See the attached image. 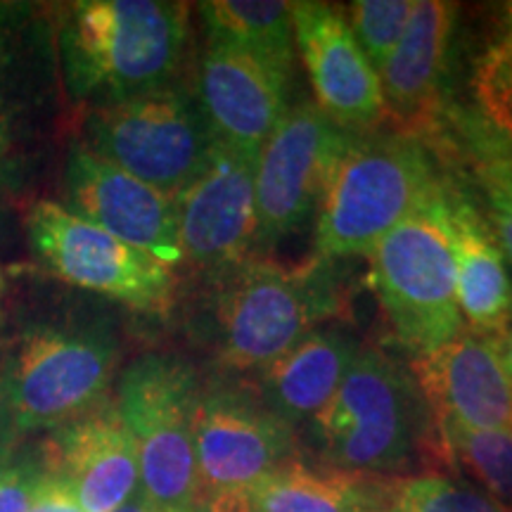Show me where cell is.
<instances>
[{
  "label": "cell",
  "mask_w": 512,
  "mask_h": 512,
  "mask_svg": "<svg viewBox=\"0 0 512 512\" xmlns=\"http://www.w3.org/2000/svg\"><path fill=\"white\" fill-rule=\"evenodd\" d=\"M309 434L313 458L342 470L384 477L446 470L437 425L411 368L375 347L358 349Z\"/></svg>",
  "instance_id": "obj_1"
},
{
  "label": "cell",
  "mask_w": 512,
  "mask_h": 512,
  "mask_svg": "<svg viewBox=\"0 0 512 512\" xmlns=\"http://www.w3.org/2000/svg\"><path fill=\"white\" fill-rule=\"evenodd\" d=\"M190 41V5L174 0H81L57 31L69 98L93 107L174 86Z\"/></svg>",
  "instance_id": "obj_2"
},
{
  "label": "cell",
  "mask_w": 512,
  "mask_h": 512,
  "mask_svg": "<svg viewBox=\"0 0 512 512\" xmlns=\"http://www.w3.org/2000/svg\"><path fill=\"white\" fill-rule=\"evenodd\" d=\"M441 181V162L425 140L396 131L356 136L320 202L316 256L335 261L370 254Z\"/></svg>",
  "instance_id": "obj_3"
},
{
  "label": "cell",
  "mask_w": 512,
  "mask_h": 512,
  "mask_svg": "<svg viewBox=\"0 0 512 512\" xmlns=\"http://www.w3.org/2000/svg\"><path fill=\"white\" fill-rule=\"evenodd\" d=\"M221 273L219 356L235 370L259 373L342 311L337 275L320 256L292 266L259 256Z\"/></svg>",
  "instance_id": "obj_4"
},
{
  "label": "cell",
  "mask_w": 512,
  "mask_h": 512,
  "mask_svg": "<svg viewBox=\"0 0 512 512\" xmlns=\"http://www.w3.org/2000/svg\"><path fill=\"white\" fill-rule=\"evenodd\" d=\"M200 389L188 363L164 354L140 356L119 377L114 403L136 444L140 496L159 512L207 505L195 451Z\"/></svg>",
  "instance_id": "obj_5"
},
{
  "label": "cell",
  "mask_w": 512,
  "mask_h": 512,
  "mask_svg": "<svg viewBox=\"0 0 512 512\" xmlns=\"http://www.w3.org/2000/svg\"><path fill=\"white\" fill-rule=\"evenodd\" d=\"M444 181L368 254L370 285L413 358L432 354L463 332L456 261L441 202Z\"/></svg>",
  "instance_id": "obj_6"
},
{
  "label": "cell",
  "mask_w": 512,
  "mask_h": 512,
  "mask_svg": "<svg viewBox=\"0 0 512 512\" xmlns=\"http://www.w3.org/2000/svg\"><path fill=\"white\" fill-rule=\"evenodd\" d=\"M117 342L107 332L38 325L15 344L0 373L12 434L53 432L110 399Z\"/></svg>",
  "instance_id": "obj_7"
},
{
  "label": "cell",
  "mask_w": 512,
  "mask_h": 512,
  "mask_svg": "<svg viewBox=\"0 0 512 512\" xmlns=\"http://www.w3.org/2000/svg\"><path fill=\"white\" fill-rule=\"evenodd\" d=\"M81 143L138 181L176 197L200 174L214 138L195 95L174 83L88 110Z\"/></svg>",
  "instance_id": "obj_8"
},
{
  "label": "cell",
  "mask_w": 512,
  "mask_h": 512,
  "mask_svg": "<svg viewBox=\"0 0 512 512\" xmlns=\"http://www.w3.org/2000/svg\"><path fill=\"white\" fill-rule=\"evenodd\" d=\"M27 235L36 259L64 283L147 313L169 309L174 299V268L64 204L36 202L27 214Z\"/></svg>",
  "instance_id": "obj_9"
},
{
  "label": "cell",
  "mask_w": 512,
  "mask_h": 512,
  "mask_svg": "<svg viewBox=\"0 0 512 512\" xmlns=\"http://www.w3.org/2000/svg\"><path fill=\"white\" fill-rule=\"evenodd\" d=\"M356 133L313 102L285 112L256 157V245L273 247L318 214L339 159Z\"/></svg>",
  "instance_id": "obj_10"
},
{
  "label": "cell",
  "mask_w": 512,
  "mask_h": 512,
  "mask_svg": "<svg viewBox=\"0 0 512 512\" xmlns=\"http://www.w3.org/2000/svg\"><path fill=\"white\" fill-rule=\"evenodd\" d=\"M195 451L207 503L219 494H249L261 479L302 456L297 430L238 384L200 389Z\"/></svg>",
  "instance_id": "obj_11"
},
{
  "label": "cell",
  "mask_w": 512,
  "mask_h": 512,
  "mask_svg": "<svg viewBox=\"0 0 512 512\" xmlns=\"http://www.w3.org/2000/svg\"><path fill=\"white\" fill-rule=\"evenodd\" d=\"M290 76L252 50L207 38L192 95L214 143L259 157L261 145L290 110Z\"/></svg>",
  "instance_id": "obj_12"
},
{
  "label": "cell",
  "mask_w": 512,
  "mask_h": 512,
  "mask_svg": "<svg viewBox=\"0 0 512 512\" xmlns=\"http://www.w3.org/2000/svg\"><path fill=\"white\" fill-rule=\"evenodd\" d=\"M183 261L226 271L256 245V157L219 143L207 162L176 195Z\"/></svg>",
  "instance_id": "obj_13"
},
{
  "label": "cell",
  "mask_w": 512,
  "mask_h": 512,
  "mask_svg": "<svg viewBox=\"0 0 512 512\" xmlns=\"http://www.w3.org/2000/svg\"><path fill=\"white\" fill-rule=\"evenodd\" d=\"M64 192V207L93 226L143 249L171 268L183 261L176 197L126 174L88 150L81 140L69 147Z\"/></svg>",
  "instance_id": "obj_14"
},
{
  "label": "cell",
  "mask_w": 512,
  "mask_h": 512,
  "mask_svg": "<svg viewBox=\"0 0 512 512\" xmlns=\"http://www.w3.org/2000/svg\"><path fill=\"white\" fill-rule=\"evenodd\" d=\"M292 27L318 110L344 131L373 133L384 121L380 76L351 34L347 12L302 0L292 3Z\"/></svg>",
  "instance_id": "obj_15"
},
{
  "label": "cell",
  "mask_w": 512,
  "mask_h": 512,
  "mask_svg": "<svg viewBox=\"0 0 512 512\" xmlns=\"http://www.w3.org/2000/svg\"><path fill=\"white\" fill-rule=\"evenodd\" d=\"M41 470L74 491L83 512H114L140 491L138 453L114 399L48 432Z\"/></svg>",
  "instance_id": "obj_16"
},
{
  "label": "cell",
  "mask_w": 512,
  "mask_h": 512,
  "mask_svg": "<svg viewBox=\"0 0 512 512\" xmlns=\"http://www.w3.org/2000/svg\"><path fill=\"white\" fill-rule=\"evenodd\" d=\"M458 5L422 0L413 5L403 36L382 64L380 88L389 131L430 140L446 110L444 79Z\"/></svg>",
  "instance_id": "obj_17"
},
{
  "label": "cell",
  "mask_w": 512,
  "mask_h": 512,
  "mask_svg": "<svg viewBox=\"0 0 512 512\" xmlns=\"http://www.w3.org/2000/svg\"><path fill=\"white\" fill-rule=\"evenodd\" d=\"M498 339L463 330L453 342L413 358L411 373L434 418L467 430L512 432V380Z\"/></svg>",
  "instance_id": "obj_18"
},
{
  "label": "cell",
  "mask_w": 512,
  "mask_h": 512,
  "mask_svg": "<svg viewBox=\"0 0 512 512\" xmlns=\"http://www.w3.org/2000/svg\"><path fill=\"white\" fill-rule=\"evenodd\" d=\"M441 202L456 261L460 316L477 335L503 337L512 318V280L503 249L463 178L446 174Z\"/></svg>",
  "instance_id": "obj_19"
},
{
  "label": "cell",
  "mask_w": 512,
  "mask_h": 512,
  "mask_svg": "<svg viewBox=\"0 0 512 512\" xmlns=\"http://www.w3.org/2000/svg\"><path fill=\"white\" fill-rule=\"evenodd\" d=\"M361 349L344 328H316L290 351L256 373V392L297 430L328 406Z\"/></svg>",
  "instance_id": "obj_20"
},
{
  "label": "cell",
  "mask_w": 512,
  "mask_h": 512,
  "mask_svg": "<svg viewBox=\"0 0 512 512\" xmlns=\"http://www.w3.org/2000/svg\"><path fill=\"white\" fill-rule=\"evenodd\" d=\"M403 479L297 456L261 479L249 498L256 512H392Z\"/></svg>",
  "instance_id": "obj_21"
},
{
  "label": "cell",
  "mask_w": 512,
  "mask_h": 512,
  "mask_svg": "<svg viewBox=\"0 0 512 512\" xmlns=\"http://www.w3.org/2000/svg\"><path fill=\"white\" fill-rule=\"evenodd\" d=\"M439 162L458 164L479 185L491 230L512 264V140L484 114L446 105L430 138Z\"/></svg>",
  "instance_id": "obj_22"
},
{
  "label": "cell",
  "mask_w": 512,
  "mask_h": 512,
  "mask_svg": "<svg viewBox=\"0 0 512 512\" xmlns=\"http://www.w3.org/2000/svg\"><path fill=\"white\" fill-rule=\"evenodd\" d=\"M207 38L235 43L292 74V3L283 0H209L197 5Z\"/></svg>",
  "instance_id": "obj_23"
},
{
  "label": "cell",
  "mask_w": 512,
  "mask_h": 512,
  "mask_svg": "<svg viewBox=\"0 0 512 512\" xmlns=\"http://www.w3.org/2000/svg\"><path fill=\"white\" fill-rule=\"evenodd\" d=\"M446 472H463L503 508H512V432L439 427Z\"/></svg>",
  "instance_id": "obj_24"
},
{
  "label": "cell",
  "mask_w": 512,
  "mask_h": 512,
  "mask_svg": "<svg viewBox=\"0 0 512 512\" xmlns=\"http://www.w3.org/2000/svg\"><path fill=\"white\" fill-rule=\"evenodd\" d=\"M472 86L484 117L512 140V3L498 10L496 27L475 64Z\"/></svg>",
  "instance_id": "obj_25"
},
{
  "label": "cell",
  "mask_w": 512,
  "mask_h": 512,
  "mask_svg": "<svg viewBox=\"0 0 512 512\" xmlns=\"http://www.w3.org/2000/svg\"><path fill=\"white\" fill-rule=\"evenodd\" d=\"M392 512H505V508L463 477L425 472L403 479Z\"/></svg>",
  "instance_id": "obj_26"
},
{
  "label": "cell",
  "mask_w": 512,
  "mask_h": 512,
  "mask_svg": "<svg viewBox=\"0 0 512 512\" xmlns=\"http://www.w3.org/2000/svg\"><path fill=\"white\" fill-rule=\"evenodd\" d=\"M413 5V0H356L344 10L349 17L351 34L375 67V72H380V67L387 62L403 36Z\"/></svg>",
  "instance_id": "obj_27"
},
{
  "label": "cell",
  "mask_w": 512,
  "mask_h": 512,
  "mask_svg": "<svg viewBox=\"0 0 512 512\" xmlns=\"http://www.w3.org/2000/svg\"><path fill=\"white\" fill-rule=\"evenodd\" d=\"M8 46V31H0V185L10 183L19 162V105L17 88L12 86V55Z\"/></svg>",
  "instance_id": "obj_28"
},
{
  "label": "cell",
  "mask_w": 512,
  "mask_h": 512,
  "mask_svg": "<svg viewBox=\"0 0 512 512\" xmlns=\"http://www.w3.org/2000/svg\"><path fill=\"white\" fill-rule=\"evenodd\" d=\"M41 465L0 456V512H29Z\"/></svg>",
  "instance_id": "obj_29"
},
{
  "label": "cell",
  "mask_w": 512,
  "mask_h": 512,
  "mask_svg": "<svg viewBox=\"0 0 512 512\" xmlns=\"http://www.w3.org/2000/svg\"><path fill=\"white\" fill-rule=\"evenodd\" d=\"M29 512H83L74 491L62 482L60 477L48 475L41 470L34 498H31Z\"/></svg>",
  "instance_id": "obj_30"
},
{
  "label": "cell",
  "mask_w": 512,
  "mask_h": 512,
  "mask_svg": "<svg viewBox=\"0 0 512 512\" xmlns=\"http://www.w3.org/2000/svg\"><path fill=\"white\" fill-rule=\"evenodd\" d=\"M197 512H256V508H254L249 494L233 491V494L214 496L202 510H197Z\"/></svg>",
  "instance_id": "obj_31"
},
{
  "label": "cell",
  "mask_w": 512,
  "mask_h": 512,
  "mask_svg": "<svg viewBox=\"0 0 512 512\" xmlns=\"http://www.w3.org/2000/svg\"><path fill=\"white\" fill-rule=\"evenodd\" d=\"M498 351H501V361L505 366V373H508L512 380V328L505 330V335L498 339Z\"/></svg>",
  "instance_id": "obj_32"
},
{
  "label": "cell",
  "mask_w": 512,
  "mask_h": 512,
  "mask_svg": "<svg viewBox=\"0 0 512 512\" xmlns=\"http://www.w3.org/2000/svg\"><path fill=\"white\" fill-rule=\"evenodd\" d=\"M114 512H159V510L152 508V505L147 503L145 498L140 496V491H138V494L133 496L131 501H126L124 505H121V508H117Z\"/></svg>",
  "instance_id": "obj_33"
},
{
  "label": "cell",
  "mask_w": 512,
  "mask_h": 512,
  "mask_svg": "<svg viewBox=\"0 0 512 512\" xmlns=\"http://www.w3.org/2000/svg\"><path fill=\"white\" fill-rule=\"evenodd\" d=\"M8 420H5V411H3V401H0V446H3V437L8 434Z\"/></svg>",
  "instance_id": "obj_34"
},
{
  "label": "cell",
  "mask_w": 512,
  "mask_h": 512,
  "mask_svg": "<svg viewBox=\"0 0 512 512\" xmlns=\"http://www.w3.org/2000/svg\"><path fill=\"white\" fill-rule=\"evenodd\" d=\"M0 299H3V275H0Z\"/></svg>",
  "instance_id": "obj_35"
},
{
  "label": "cell",
  "mask_w": 512,
  "mask_h": 512,
  "mask_svg": "<svg viewBox=\"0 0 512 512\" xmlns=\"http://www.w3.org/2000/svg\"><path fill=\"white\" fill-rule=\"evenodd\" d=\"M505 512H512V508H505Z\"/></svg>",
  "instance_id": "obj_36"
}]
</instances>
